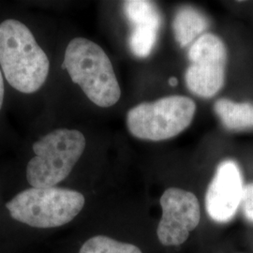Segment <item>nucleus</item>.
<instances>
[{"label":"nucleus","mask_w":253,"mask_h":253,"mask_svg":"<svg viewBox=\"0 0 253 253\" xmlns=\"http://www.w3.org/2000/svg\"><path fill=\"white\" fill-rule=\"evenodd\" d=\"M79 191L65 188H30L19 192L6 208L13 219L28 226L49 229L71 222L84 208Z\"/></svg>","instance_id":"7ed1b4c3"},{"label":"nucleus","mask_w":253,"mask_h":253,"mask_svg":"<svg viewBox=\"0 0 253 253\" xmlns=\"http://www.w3.org/2000/svg\"><path fill=\"white\" fill-rule=\"evenodd\" d=\"M62 69L96 105L108 108L121 97L113 65L103 49L84 38H75L65 51Z\"/></svg>","instance_id":"f03ea898"},{"label":"nucleus","mask_w":253,"mask_h":253,"mask_svg":"<svg viewBox=\"0 0 253 253\" xmlns=\"http://www.w3.org/2000/svg\"><path fill=\"white\" fill-rule=\"evenodd\" d=\"M214 110L223 126L231 130L253 128V104L250 102L236 103L228 99H219Z\"/></svg>","instance_id":"9d476101"},{"label":"nucleus","mask_w":253,"mask_h":253,"mask_svg":"<svg viewBox=\"0 0 253 253\" xmlns=\"http://www.w3.org/2000/svg\"><path fill=\"white\" fill-rule=\"evenodd\" d=\"M0 66L9 84L32 94L45 83L50 61L29 28L15 19L0 24Z\"/></svg>","instance_id":"f257e3e1"},{"label":"nucleus","mask_w":253,"mask_h":253,"mask_svg":"<svg viewBox=\"0 0 253 253\" xmlns=\"http://www.w3.org/2000/svg\"><path fill=\"white\" fill-rule=\"evenodd\" d=\"M195 112L196 104L188 97H165L130 109L126 126L136 138L154 142L168 140L190 126Z\"/></svg>","instance_id":"39448f33"},{"label":"nucleus","mask_w":253,"mask_h":253,"mask_svg":"<svg viewBox=\"0 0 253 253\" xmlns=\"http://www.w3.org/2000/svg\"><path fill=\"white\" fill-rule=\"evenodd\" d=\"M4 94H5V86H4V80L2 72L0 71V110L2 108L3 101H4Z\"/></svg>","instance_id":"2eb2a0df"},{"label":"nucleus","mask_w":253,"mask_h":253,"mask_svg":"<svg viewBox=\"0 0 253 253\" xmlns=\"http://www.w3.org/2000/svg\"><path fill=\"white\" fill-rule=\"evenodd\" d=\"M126 17L132 26L154 24L162 26V16L153 2L132 0L124 2Z\"/></svg>","instance_id":"f8f14e48"},{"label":"nucleus","mask_w":253,"mask_h":253,"mask_svg":"<svg viewBox=\"0 0 253 253\" xmlns=\"http://www.w3.org/2000/svg\"><path fill=\"white\" fill-rule=\"evenodd\" d=\"M85 148V138L76 129L58 128L33 145L27 178L32 188H51L67 178Z\"/></svg>","instance_id":"20e7f679"},{"label":"nucleus","mask_w":253,"mask_h":253,"mask_svg":"<svg viewBox=\"0 0 253 253\" xmlns=\"http://www.w3.org/2000/svg\"><path fill=\"white\" fill-rule=\"evenodd\" d=\"M208 27V21L205 15L199 10L188 6L178 9L172 22L174 38L181 47L189 45Z\"/></svg>","instance_id":"1a4fd4ad"},{"label":"nucleus","mask_w":253,"mask_h":253,"mask_svg":"<svg viewBox=\"0 0 253 253\" xmlns=\"http://www.w3.org/2000/svg\"><path fill=\"white\" fill-rule=\"evenodd\" d=\"M163 217L157 235L164 246H179L199 225L201 218L199 201L190 191L171 188L161 198Z\"/></svg>","instance_id":"0eeeda50"},{"label":"nucleus","mask_w":253,"mask_h":253,"mask_svg":"<svg viewBox=\"0 0 253 253\" xmlns=\"http://www.w3.org/2000/svg\"><path fill=\"white\" fill-rule=\"evenodd\" d=\"M160 28L161 26L154 24L133 26L128 39V45L132 54L140 58H145L151 54L158 40Z\"/></svg>","instance_id":"9b49d317"},{"label":"nucleus","mask_w":253,"mask_h":253,"mask_svg":"<svg viewBox=\"0 0 253 253\" xmlns=\"http://www.w3.org/2000/svg\"><path fill=\"white\" fill-rule=\"evenodd\" d=\"M190 65L186 72L188 88L201 98H212L225 81L227 49L214 34L200 36L189 51Z\"/></svg>","instance_id":"423d86ee"},{"label":"nucleus","mask_w":253,"mask_h":253,"mask_svg":"<svg viewBox=\"0 0 253 253\" xmlns=\"http://www.w3.org/2000/svg\"><path fill=\"white\" fill-rule=\"evenodd\" d=\"M169 84L172 85V86H175V85L177 84V79L174 78V77L170 78V79H169Z\"/></svg>","instance_id":"dca6fc26"},{"label":"nucleus","mask_w":253,"mask_h":253,"mask_svg":"<svg viewBox=\"0 0 253 253\" xmlns=\"http://www.w3.org/2000/svg\"><path fill=\"white\" fill-rule=\"evenodd\" d=\"M240 206L246 218L253 222V184L245 187Z\"/></svg>","instance_id":"4468645a"},{"label":"nucleus","mask_w":253,"mask_h":253,"mask_svg":"<svg viewBox=\"0 0 253 253\" xmlns=\"http://www.w3.org/2000/svg\"><path fill=\"white\" fill-rule=\"evenodd\" d=\"M79 253H142L134 245L119 242L104 235L91 237L82 246Z\"/></svg>","instance_id":"ddd939ff"},{"label":"nucleus","mask_w":253,"mask_h":253,"mask_svg":"<svg viewBox=\"0 0 253 253\" xmlns=\"http://www.w3.org/2000/svg\"><path fill=\"white\" fill-rule=\"evenodd\" d=\"M243 190L242 173L237 163L234 161L222 162L217 166L207 191L208 216L217 223L232 220L241 205Z\"/></svg>","instance_id":"6e6552de"}]
</instances>
